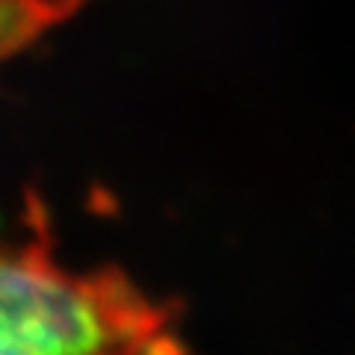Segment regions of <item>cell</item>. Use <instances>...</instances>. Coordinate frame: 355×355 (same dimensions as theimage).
<instances>
[{
	"mask_svg": "<svg viewBox=\"0 0 355 355\" xmlns=\"http://www.w3.org/2000/svg\"><path fill=\"white\" fill-rule=\"evenodd\" d=\"M0 355H184V349L172 311L119 266L71 270L44 237H3Z\"/></svg>",
	"mask_w": 355,
	"mask_h": 355,
	"instance_id": "1",
	"label": "cell"
},
{
	"mask_svg": "<svg viewBox=\"0 0 355 355\" xmlns=\"http://www.w3.org/2000/svg\"><path fill=\"white\" fill-rule=\"evenodd\" d=\"M77 0H0V60L12 57L21 48L62 21Z\"/></svg>",
	"mask_w": 355,
	"mask_h": 355,
	"instance_id": "2",
	"label": "cell"
}]
</instances>
